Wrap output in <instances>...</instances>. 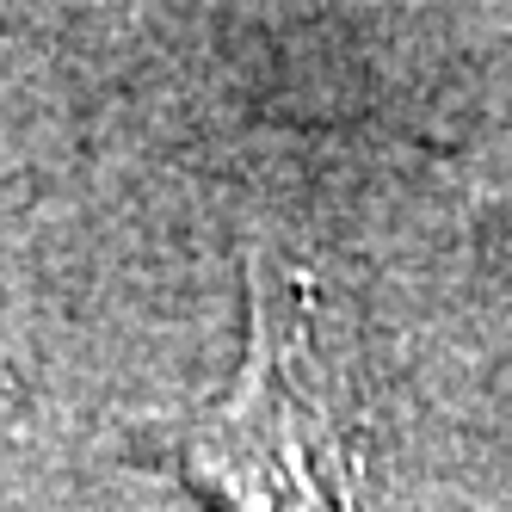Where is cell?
I'll use <instances>...</instances> for the list:
<instances>
[{
	"label": "cell",
	"mask_w": 512,
	"mask_h": 512,
	"mask_svg": "<svg viewBox=\"0 0 512 512\" xmlns=\"http://www.w3.org/2000/svg\"><path fill=\"white\" fill-rule=\"evenodd\" d=\"M377 451L346 297L297 253L247 247L235 383L179 432L173 469L216 512H383Z\"/></svg>",
	"instance_id": "6da1fadb"
}]
</instances>
